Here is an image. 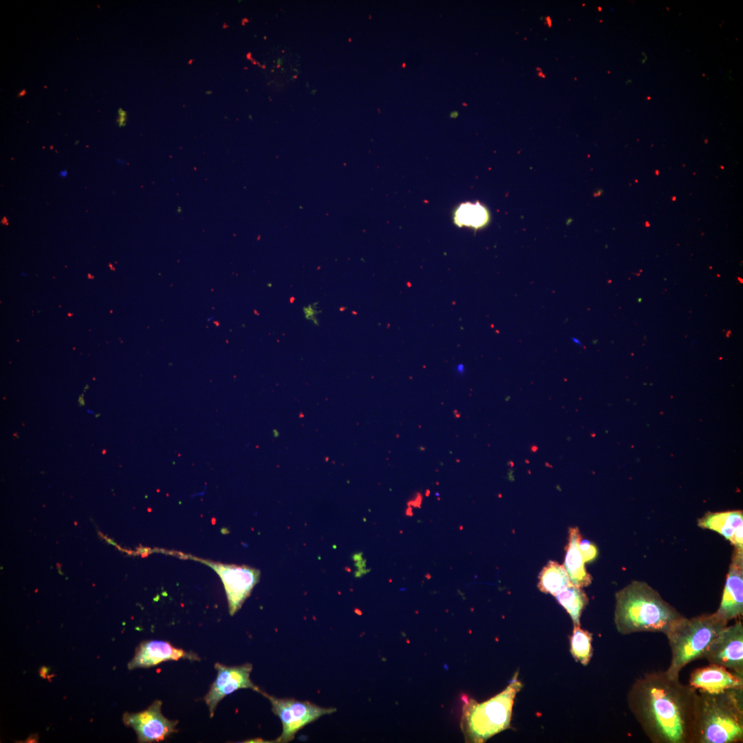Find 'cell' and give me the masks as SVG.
I'll return each mask as SVG.
<instances>
[{
  "label": "cell",
  "mask_w": 743,
  "mask_h": 743,
  "mask_svg": "<svg viewBox=\"0 0 743 743\" xmlns=\"http://www.w3.org/2000/svg\"><path fill=\"white\" fill-rule=\"evenodd\" d=\"M630 711L654 743H694L698 693L667 671L645 674L630 688Z\"/></svg>",
  "instance_id": "1"
},
{
  "label": "cell",
  "mask_w": 743,
  "mask_h": 743,
  "mask_svg": "<svg viewBox=\"0 0 743 743\" xmlns=\"http://www.w3.org/2000/svg\"><path fill=\"white\" fill-rule=\"evenodd\" d=\"M683 616L647 583L634 581L616 593L614 623L622 634L665 635Z\"/></svg>",
  "instance_id": "2"
},
{
  "label": "cell",
  "mask_w": 743,
  "mask_h": 743,
  "mask_svg": "<svg viewBox=\"0 0 743 743\" xmlns=\"http://www.w3.org/2000/svg\"><path fill=\"white\" fill-rule=\"evenodd\" d=\"M743 739V688L700 691L694 743H733Z\"/></svg>",
  "instance_id": "3"
},
{
  "label": "cell",
  "mask_w": 743,
  "mask_h": 743,
  "mask_svg": "<svg viewBox=\"0 0 743 743\" xmlns=\"http://www.w3.org/2000/svg\"><path fill=\"white\" fill-rule=\"evenodd\" d=\"M727 624L715 613L682 617L665 634L671 651V663L666 671L679 676L688 663L704 658L712 641Z\"/></svg>",
  "instance_id": "4"
},
{
  "label": "cell",
  "mask_w": 743,
  "mask_h": 743,
  "mask_svg": "<svg viewBox=\"0 0 743 743\" xmlns=\"http://www.w3.org/2000/svg\"><path fill=\"white\" fill-rule=\"evenodd\" d=\"M517 672L508 685L488 700L478 703L471 700L464 708L463 729L466 740L484 742L510 728L514 700L522 683Z\"/></svg>",
  "instance_id": "5"
},
{
  "label": "cell",
  "mask_w": 743,
  "mask_h": 743,
  "mask_svg": "<svg viewBox=\"0 0 743 743\" xmlns=\"http://www.w3.org/2000/svg\"><path fill=\"white\" fill-rule=\"evenodd\" d=\"M261 694L271 703L272 711L282 724L281 735L274 742L286 743L292 741L296 733L305 725L325 715L336 711L334 707H322L309 701L294 698H279L261 691Z\"/></svg>",
  "instance_id": "6"
},
{
  "label": "cell",
  "mask_w": 743,
  "mask_h": 743,
  "mask_svg": "<svg viewBox=\"0 0 743 743\" xmlns=\"http://www.w3.org/2000/svg\"><path fill=\"white\" fill-rule=\"evenodd\" d=\"M212 568L220 577L226 591L229 613L235 614L250 596L260 577L259 570L246 566L217 563L195 558Z\"/></svg>",
  "instance_id": "7"
},
{
  "label": "cell",
  "mask_w": 743,
  "mask_h": 743,
  "mask_svg": "<svg viewBox=\"0 0 743 743\" xmlns=\"http://www.w3.org/2000/svg\"><path fill=\"white\" fill-rule=\"evenodd\" d=\"M704 658L743 678V625L740 620L724 627L709 645Z\"/></svg>",
  "instance_id": "8"
},
{
  "label": "cell",
  "mask_w": 743,
  "mask_h": 743,
  "mask_svg": "<svg viewBox=\"0 0 743 743\" xmlns=\"http://www.w3.org/2000/svg\"><path fill=\"white\" fill-rule=\"evenodd\" d=\"M162 702L154 701L147 709L137 713H125L124 724L136 732L139 742H155L163 741L175 729L177 720H171L163 715L161 711Z\"/></svg>",
  "instance_id": "9"
},
{
  "label": "cell",
  "mask_w": 743,
  "mask_h": 743,
  "mask_svg": "<svg viewBox=\"0 0 743 743\" xmlns=\"http://www.w3.org/2000/svg\"><path fill=\"white\" fill-rule=\"evenodd\" d=\"M217 671L216 678L204 698L210 717L213 718L219 702L227 695L240 689H251L261 693V690L251 680L252 670L250 663L237 666H226L219 663L215 665Z\"/></svg>",
  "instance_id": "10"
},
{
  "label": "cell",
  "mask_w": 743,
  "mask_h": 743,
  "mask_svg": "<svg viewBox=\"0 0 743 743\" xmlns=\"http://www.w3.org/2000/svg\"><path fill=\"white\" fill-rule=\"evenodd\" d=\"M743 612V550L735 548L718 610L720 618L729 622Z\"/></svg>",
  "instance_id": "11"
},
{
  "label": "cell",
  "mask_w": 743,
  "mask_h": 743,
  "mask_svg": "<svg viewBox=\"0 0 743 743\" xmlns=\"http://www.w3.org/2000/svg\"><path fill=\"white\" fill-rule=\"evenodd\" d=\"M180 659L200 660L196 654L177 648L168 641L145 640L136 649L133 658L128 663V669L149 668L166 660Z\"/></svg>",
  "instance_id": "12"
},
{
  "label": "cell",
  "mask_w": 743,
  "mask_h": 743,
  "mask_svg": "<svg viewBox=\"0 0 743 743\" xmlns=\"http://www.w3.org/2000/svg\"><path fill=\"white\" fill-rule=\"evenodd\" d=\"M689 685L700 691L717 693L730 689L743 688V678L724 667L710 664L691 673Z\"/></svg>",
  "instance_id": "13"
},
{
  "label": "cell",
  "mask_w": 743,
  "mask_h": 743,
  "mask_svg": "<svg viewBox=\"0 0 743 743\" xmlns=\"http://www.w3.org/2000/svg\"><path fill=\"white\" fill-rule=\"evenodd\" d=\"M698 525L715 531L729 541L735 549L743 550V513L742 510L707 513Z\"/></svg>",
  "instance_id": "14"
},
{
  "label": "cell",
  "mask_w": 743,
  "mask_h": 743,
  "mask_svg": "<svg viewBox=\"0 0 743 743\" xmlns=\"http://www.w3.org/2000/svg\"><path fill=\"white\" fill-rule=\"evenodd\" d=\"M581 539V535L577 527L569 528L563 566L568 574L571 584L583 588L592 583V578L586 570L585 563L579 550Z\"/></svg>",
  "instance_id": "15"
},
{
  "label": "cell",
  "mask_w": 743,
  "mask_h": 743,
  "mask_svg": "<svg viewBox=\"0 0 743 743\" xmlns=\"http://www.w3.org/2000/svg\"><path fill=\"white\" fill-rule=\"evenodd\" d=\"M570 585L572 584L563 565L557 561L548 562L539 575L538 588L546 594L555 596Z\"/></svg>",
  "instance_id": "16"
},
{
  "label": "cell",
  "mask_w": 743,
  "mask_h": 743,
  "mask_svg": "<svg viewBox=\"0 0 743 743\" xmlns=\"http://www.w3.org/2000/svg\"><path fill=\"white\" fill-rule=\"evenodd\" d=\"M554 596L569 614L574 625H580L582 612L588 603V598L581 588L570 585Z\"/></svg>",
  "instance_id": "17"
},
{
  "label": "cell",
  "mask_w": 743,
  "mask_h": 743,
  "mask_svg": "<svg viewBox=\"0 0 743 743\" xmlns=\"http://www.w3.org/2000/svg\"><path fill=\"white\" fill-rule=\"evenodd\" d=\"M488 218L486 208L478 202L462 204L457 208L454 216L457 225L474 228L484 226L488 222Z\"/></svg>",
  "instance_id": "18"
},
{
  "label": "cell",
  "mask_w": 743,
  "mask_h": 743,
  "mask_svg": "<svg viewBox=\"0 0 743 743\" xmlns=\"http://www.w3.org/2000/svg\"><path fill=\"white\" fill-rule=\"evenodd\" d=\"M592 636L588 631L574 625L570 637V652L572 657L583 665H587L592 656Z\"/></svg>",
  "instance_id": "19"
},
{
  "label": "cell",
  "mask_w": 743,
  "mask_h": 743,
  "mask_svg": "<svg viewBox=\"0 0 743 743\" xmlns=\"http://www.w3.org/2000/svg\"><path fill=\"white\" fill-rule=\"evenodd\" d=\"M579 550L585 563L593 561L597 557L598 549L596 546L587 539H581Z\"/></svg>",
  "instance_id": "20"
},
{
  "label": "cell",
  "mask_w": 743,
  "mask_h": 743,
  "mask_svg": "<svg viewBox=\"0 0 743 743\" xmlns=\"http://www.w3.org/2000/svg\"><path fill=\"white\" fill-rule=\"evenodd\" d=\"M118 117L117 119L118 125L120 127H124L127 120V112L122 108H119L118 111Z\"/></svg>",
  "instance_id": "21"
},
{
  "label": "cell",
  "mask_w": 743,
  "mask_h": 743,
  "mask_svg": "<svg viewBox=\"0 0 743 743\" xmlns=\"http://www.w3.org/2000/svg\"><path fill=\"white\" fill-rule=\"evenodd\" d=\"M68 171L66 169H62L59 171L58 175L61 177L65 178L67 176Z\"/></svg>",
  "instance_id": "22"
},
{
  "label": "cell",
  "mask_w": 743,
  "mask_h": 743,
  "mask_svg": "<svg viewBox=\"0 0 743 743\" xmlns=\"http://www.w3.org/2000/svg\"><path fill=\"white\" fill-rule=\"evenodd\" d=\"M25 94H26V91L25 89H23L22 91H21L19 93L18 96L19 97L24 96Z\"/></svg>",
  "instance_id": "23"
},
{
  "label": "cell",
  "mask_w": 743,
  "mask_h": 743,
  "mask_svg": "<svg viewBox=\"0 0 743 743\" xmlns=\"http://www.w3.org/2000/svg\"><path fill=\"white\" fill-rule=\"evenodd\" d=\"M457 114H457V111H453V112L451 113V117L455 118V117H456L457 116Z\"/></svg>",
  "instance_id": "24"
},
{
  "label": "cell",
  "mask_w": 743,
  "mask_h": 743,
  "mask_svg": "<svg viewBox=\"0 0 743 743\" xmlns=\"http://www.w3.org/2000/svg\"><path fill=\"white\" fill-rule=\"evenodd\" d=\"M646 226H649V222H646Z\"/></svg>",
  "instance_id": "25"
},
{
  "label": "cell",
  "mask_w": 743,
  "mask_h": 743,
  "mask_svg": "<svg viewBox=\"0 0 743 743\" xmlns=\"http://www.w3.org/2000/svg\"><path fill=\"white\" fill-rule=\"evenodd\" d=\"M78 143V141L76 140V142H75V144H77Z\"/></svg>",
  "instance_id": "26"
},
{
  "label": "cell",
  "mask_w": 743,
  "mask_h": 743,
  "mask_svg": "<svg viewBox=\"0 0 743 743\" xmlns=\"http://www.w3.org/2000/svg\"><path fill=\"white\" fill-rule=\"evenodd\" d=\"M656 175H658V171H656Z\"/></svg>",
  "instance_id": "27"
},
{
  "label": "cell",
  "mask_w": 743,
  "mask_h": 743,
  "mask_svg": "<svg viewBox=\"0 0 743 743\" xmlns=\"http://www.w3.org/2000/svg\"><path fill=\"white\" fill-rule=\"evenodd\" d=\"M672 199L673 200H676V197H674Z\"/></svg>",
  "instance_id": "28"
}]
</instances>
